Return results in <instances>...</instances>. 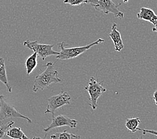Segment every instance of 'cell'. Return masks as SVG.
<instances>
[{
  "instance_id": "6da1fadb",
  "label": "cell",
  "mask_w": 157,
  "mask_h": 139,
  "mask_svg": "<svg viewBox=\"0 0 157 139\" xmlns=\"http://www.w3.org/2000/svg\"><path fill=\"white\" fill-rule=\"evenodd\" d=\"M44 66L46 68V70L35 78L32 89L33 92H34L43 91L49 87L52 84L59 83L62 81V79L58 76V72L54 69V64L48 62Z\"/></svg>"
},
{
  "instance_id": "7a4b0ae2",
  "label": "cell",
  "mask_w": 157,
  "mask_h": 139,
  "mask_svg": "<svg viewBox=\"0 0 157 139\" xmlns=\"http://www.w3.org/2000/svg\"><path fill=\"white\" fill-rule=\"evenodd\" d=\"M104 42V40L102 38H99L95 42H92L90 44L86 45V46H79V47H74L70 48H66V46L64 42L59 43L58 45L60 49V52L59 54L56 55V58L60 60H70L77 58L82 54L84 53L86 51H87L89 49H90L92 47L98 45L99 44H102Z\"/></svg>"
},
{
  "instance_id": "3957f363",
  "label": "cell",
  "mask_w": 157,
  "mask_h": 139,
  "mask_svg": "<svg viewBox=\"0 0 157 139\" xmlns=\"http://www.w3.org/2000/svg\"><path fill=\"white\" fill-rule=\"evenodd\" d=\"M103 81L99 82L94 77H92L90 79L88 86L84 88L89 95V100L90 102V106L94 110L98 107V100L100 96L106 91V89L103 87Z\"/></svg>"
},
{
  "instance_id": "277c9868",
  "label": "cell",
  "mask_w": 157,
  "mask_h": 139,
  "mask_svg": "<svg viewBox=\"0 0 157 139\" xmlns=\"http://www.w3.org/2000/svg\"><path fill=\"white\" fill-rule=\"evenodd\" d=\"M88 4L91 5L97 11H100L105 14H113L116 17L122 19L124 13L119 10L121 3H116L113 0H88Z\"/></svg>"
},
{
  "instance_id": "5b68a950",
  "label": "cell",
  "mask_w": 157,
  "mask_h": 139,
  "mask_svg": "<svg viewBox=\"0 0 157 139\" xmlns=\"http://www.w3.org/2000/svg\"><path fill=\"white\" fill-rule=\"evenodd\" d=\"M16 118H24L29 123H32V120L29 119L28 116L21 114L15 108L14 106L7 103L4 96H0V122L6 119Z\"/></svg>"
},
{
  "instance_id": "8992f818",
  "label": "cell",
  "mask_w": 157,
  "mask_h": 139,
  "mask_svg": "<svg viewBox=\"0 0 157 139\" xmlns=\"http://www.w3.org/2000/svg\"><path fill=\"white\" fill-rule=\"evenodd\" d=\"M24 46L26 48L30 49L33 52L39 56L42 59V60H45L47 57L50 56L58 55V52L54 51L53 47L54 44H41L38 42V41H29L26 40L24 42Z\"/></svg>"
},
{
  "instance_id": "52a82bcc",
  "label": "cell",
  "mask_w": 157,
  "mask_h": 139,
  "mask_svg": "<svg viewBox=\"0 0 157 139\" xmlns=\"http://www.w3.org/2000/svg\"><path fill=\"white\" fill-rule=\"evenodd\" d=\"M71 96L67 92L62 91V92L57 95L52 96L48 100V106L45 114L51 113L52 116H55L54 112L57 109L62 107L64 105H69L70 104Z\"/></svg>"
},
{
  "instance_id": "ba28073f",
  "label": "cell",
  "mask_w": 157,
  "mask_h": 139,
  "mask_svg": "<svg viewBox=\"0 0 157 139\" xmlns=\"http://www.w3.org/2000/svg\"><path fill=\"white\" fill-rule=\"evenodd\" d=\"M52 122L50 125L48 127L45 128L43 130L44 132L48 133V131H50L51 129H56L58 127H62V126H69L70 128H76L78 125V121L76 120L72 119L69 118L68 116L63 114H59L57 116H52Z\"/></svg>"
},
{
  "instance_id": "9c48e42d",
  "label": "cell",
  "mask_w": 157,
  "mask_h": 139,
  "mask_svg": "<svg viewBox=\"0 0 157 139\" xmlns=\"http://www.w3.org/2000/svg\"><path fill=\"white\" fill-rule=\"evenodd\" d=\"M137 17L140 20L147 21L153 25H157V16L152 10L147 7H142L137 14Z\"/></svg>"
},
{
  "instance_id": "30bf717a",
  "label": "cell",
  "mask_w": 157,
  "mask_h": 139,
  "mask_svg": "<svg viewBox=\"0 0 157 139\" xmlns=\"http://www.w3.org/2000/svg\"><path fill=\"white\" fill-rule=\"evenodd\" d=\"M109 37L113 40L115 50L117 52H121L124 48V44L122 42L121 33L117 29V24H114L113 25L111 32L109 33Z\"/></svg>"
},
{
  "instance_id": "8fae6325",
  "label": "cell",
  "mask_w": 157,
  "mask_h": 139,
  "mask_svg": "<svg viewBox=\"0 0 157 139\" xmlns=\"http://www.w3.org/2000/svg\"><path fill=\"white\" fill-rule=\"evenodd\" d=\"M38 65V54H37L36 52H33V53L29 56V57L26 59L25 62V69H26V73L27 75L30 74L33 70H35L37 66Z\"/></svg>"
},
{
  "instance_id": "7c38bea8",
  "label": "cell",
  "mask_w": 157,
  "mask_h": 139,
  "mask_svg": "<svg viewBox=\"0 0 157 139\" xmlns=\"http://www.w3.org/2000/svg\"><path fill=\"white\" fill-rule=\"evenodd\" d=\"M0 81L4 84L9 92H12V88L9 84L8 79L7 77V73L5 66V60L2 58H0Z\"/></svg>"
},
{
  "instance_id": "4fadbf2b",
  "label": "cell",
  "mask_w": 157,
  "mask_h": 139,
  "mask_svg": "<svg viewBox=\"0 0 157 139\" xmlns=\"http://www.w3.org/2000/svg\"><path fill=\"white\" fill-rule=\"evenodd\" d=\"M6 135L12 139H30L28 138L20 127L12 128L7 131ZM33 139H36L34 137Z\"/></svg>"
},
{
  "instance_id": "5bb4252c",
  "label": "cell",
  "mask_w": 157,
  "mask_h": 139,
  "mask_svg": "<svg viewBox=\"0 0 157 139\" xmlns=\"http://www.w3.org/2000/svg\"><path fill=\"white\" fill-rule=\"evenodd\" d=\"M141 123V121L138 117H133L130 118H127L126 120L125 126L130 132L133 133L138 131V125Z\"/></svg>"
},
{
  "instance_id": "9a60e30c",
  "label": "cell",
  "mask_w": 157,
  "mask_h": 139,
  "mask_svg": "<svg viewBox=\"0 0 157 139\" xmlns=\"http://www.w3.org/2000/svg\"><path fill=\"white\" fill-rule=\"evenodd\" d=\"M80 135L68 133L67 130L62 133H56L50 136V139H80Z\"/></svg>"
},
{
  "instance_id": "2e32d148",
  "label": "cell",
  "mask_w": 157,
  "mask_h": 139,
  "mask_svg": "<svg viewBox=\"0 0 157 139\" xmlns=\"http://www.w3.org/2000/svg\"><path fill=\"white\" fill-rule=\"evenodd\" d=\"M14 125V121H10L5 125L0 126V139H2L6 134L7 131Z\"/></svg>"
},
{
  "instance_id": "e0dca14e",
  "label": "cell",
  "mask_w": 157,
  "mask_h": 139,
  "mask_svg": "<svg viewBox=\"0 0 157 139\" xmlns=\"http://www.w3.org/2000/svg\"><path fill=\"white\" fill-rule=\"evenodd\" d=\"M63 3L72 6H78L82 4H86L88 3V0H64Z\"/></svg>"
},
{
  "instance_id": "ac0fdd59",
  "label": "cell",
  "mask_w": 157,
  "mask_h": 139,
  "mask_svg": "<svg viewBox=\"0 0 157 139\" xmlns=\"http://www.w3.org/2000/svg\"><path fill=\"white\" fill-rule=\"evenodd\" d=\"M138 130H142L143 132V134H146L147 133H150L151 134H154L157 136V131L154 130H148V129H142L138 128Z\"/></svg>"
},
{
  "instance_id": "d6986e66",
  "label": "cell",
  "mask_w": 157,
  "mask_h": 139,
  "mask_svg": "<svg viewBox=\"0 0 157 139\" xmlns=\"http://www.w3.org/2000/svg\"><path fill=\"white\" fill-rule=\"evenodd\" d=\"M153 100L155 101V103L157 105V90L155 92L154 95H153Z\"/></svg>"
},
{
  "instance_id": "ffe728a7",
  "label": "cell",
  "mask_w": 157,
  "mask_h": 139,
  "mask_svg": "<svg viewBox=\"0 0 157 139\" xmlns=\"http://www.w3.org/2000/svg\"><path fill=\"white\" fill-rule=\"evenodd\" d=\"M152 31L154 32H156L157 33V25L154 26V28H152Z\"/></svg>"
},
{
  "instance_id": "44dd1931",
  "label": "cell",
  "mask_w": 157,
  "mask_h": 139,
  "mask_svg": "<svg viewBox=\"0 0 157 139\" xmlns=\"http://www.w3.org/2000/svg\"><path fill=\"white\" fill-rule=\"evenodd\" d=\"M137 139H144V137H143V134L142 135V136H140L139 138H138Z\"/></svg>"
},
{
  "instance_id": "7402d4cb",
  "label": "cell",
  "mask_w": 157,
  "mask_h": 139,
  "mask_svg": "<svg viewBox=\"0 0 157 139\" xmlns=\"http://www.w3.org/2000/svg\"><path fill=\"white\" fill-rule=\"evenodd\" d=\"M46 136H45V137H44V138H46ZM36 138V139H44V138H42L41 137H35Z\"/></svg>"
},
{
  "instance_id": "603a6c76",
  "label": "cell",
  "mask_w": 157,
  "mask_h": 139,
  "mask_svg": "<svg viewBox=\"0 0 157 139\" xmlns=\"http://www.w3.org/2000/svg\"><path fill=\"white\" fill-rule=\"evenodd\" d=\"M128 1H129V0H123V2L126 3V2H128Z\"/></svg>"
}]
</instances>
